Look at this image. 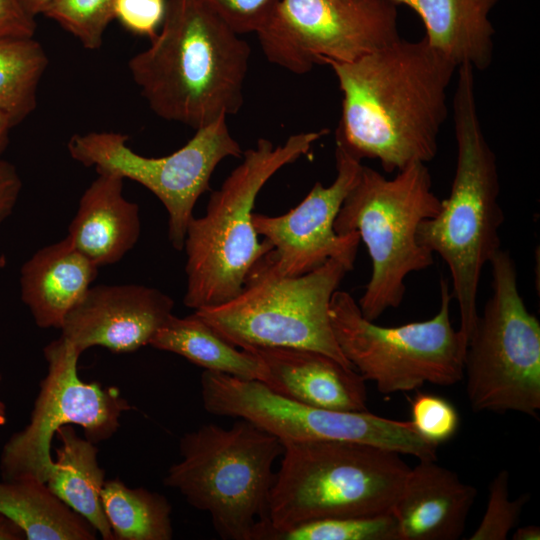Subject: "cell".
I'll return each instance as SVG.
<instances>
[{
	"label": "cell",
	"mask_w": 540,
	"mask_h": 540,
	"mask_svg": "<svg viewBox=\"0 0 540 540\" xmlns=\"http://www.w3.org/2000/svg\"><path fill=\"white\" fill-rule=\"evenodd\" d=\"M342 92L335 138L387 173L431 161L458 66L425 38H402L352 62H329Z\"/></svg>",
	"instance_id": "1"
},
{
	"label": "cell",
	"mask_w": 540,
	"mask_h": 540,
	"mask_svg": "<svg viewBox=\"0 0 540 540\" xmlns=\"http://www.w3.org/2000/svg\"><path fill=\"white\" fill-rule=\"evenodd\" d=\"M150 46L128 63L160 118L197 130L242 107L250 47L203 0H168Z\"/></svg>",
	"instance_id": "2"
},
{
	"label": "cell",
	"mask_w": 540,
	"mask_h": 540,
	"mask_svg": "<svg viewBox=\"0 0 540 540\" xmlns=\"http://www.w3.org/2000/svg\"><path fill=\"white\" fill-rule=\"evenodd\" d=\"M474 68H457L453 124L457 145L455 174L440 211L423 220L417 240L449 268L452 296L460 312L459 333L468 342L477 320V294L483 268L501 249L504 213L499 204L496 155L483 133L477 111Z\"/></svg>",
	"instance_id": "3"
},
{
	"label": "cell",
	"mask_w": 540,
	"mask_h": 540,
	"mask_svg": "<svg viewBox=\"0 0 540 540\" xmlns=\"http://www.w3.org/2000/svg\"><path fill=\"white\" fill-rule=\"evenodd\" d=\"M268 520L253 540L300 524L391 513L410 471L402 454L371 444L309 440L282 442Z\"/></svg>",
	"instance_id": "4"
},
{
	"label": "cell",
	"mask_w": 540,
	"mask_h": 540,
	"mask_svg": "<svg viewBox=\"0 0 540 540\" xmlns=\"http://www.w3.org/2000/svg\"><path fill=\"white\" fill-rule=\"evenodd\" d=\"M327 129L291 135L278 146L260 138L213 191L206 213L190 219L184 240L187 276L184 304L197 310L224 303L242 289L255 262L272 250L258 241L252 215L256 197L281 168L307 154Z\"/></svg>",
	"instance_id": "5"
},
{
	"label": "cell",
	"mask_w": 540,
	"mask_h": 540,
	"mask_svg": "<svg viewBox=\"0 0 540 540\" xmlns=\"http://www.w3.org/2000/svg\"><path fill=\"white\" fill-rule=\"evenodd\" d=\"M283 449L277 437L243 418L230 428L203 424L181 437L182 459L163 483L207 512L222 539L253 540L268 520L273 464Z\"/></svg>",
	"instance_id": "6"
},
{
	"label": "cell",
	"mask_w": 540,
	"mask_h": 540,
	"mask_svg": "<svg viewBox=\"0 0 540 540\" xmlns=\"http://www.w3.org/2000/svg\"><path fill=\"white\" fill-rule=\"evenodd\" d=\"M441 205L424 163L411 164L392 179L363 165L334 229L339 235L357 232L371 258V278L357 302L366 319L375 321L386 310L399 307L405 279L433 265L434 254L419 244L417 230Z\"/></svg>",
	"instance_id": "7"
},
{
	"label": "cell",
	"mask_w": 540,
	"mask_h": 540,
	"mask_svg": "<svg viewBox=\"0 0 540 540\" xmlns=\"http://www.w3.org/2000/svg\"><path fill=\"white\" fill-rule=\"evenodd\" d=\"M270 251L251 267L236 296L194 312L240 349H309L353 368L337 344L329 309L334 292L354 266L330 258L313 271L285 276Z\"/></svg>",
	"instance_id": "8"
},
{
	"label": "cell",
	"mask_w": 540,
	"mask_h": 540,
	"mask_svg": "<svg viewBox=\"0 0 540 540\" xmlns=\"http://www.w3.org/2000/svg\"><path fill=\"white\" fill-rule=\"evenodd\" d=\"M452 299L448 282L441 277L440 306L433 317L385 327L366 319L351 294L336 290L329 315L345 358L365 381L388 395L426 383L451 386L463 378L467 344L452 325Z\"/></svg>",
	"instance_id": "9"
},
{
	"label": "cell",
	"mask_w": 540,
	"mask_h": 540,
	"mask_svg": "<svg viewBox=\"0 0 540 540\" xmlns=\"http://www.w3.org/2000/svg\"><path fill=\"white\" fill-rule=\"evenodd\" d=\"M489 264L492 294L464 357L468 401L475 412H518L538 419L540 323L519 292L511 254L500 249Z\"/></svg>",
	"instance_id": "10"
},
{
	"label": "cell",
	"mask_w": 540,
	"mask_h": 540,
	"mask_svg": "<svg viewBox=\"0 0 540 540\" xmlns=\"http://www.w3.org/2000/svg\"><path fill=\"white\" fill-rule=\"evenodd\" d=\"M204 409L213 415L243 418L281 442L351 441L386 448L418 460H436L438 445L421 437L411 421L369 411L317 408L284 398L263 383L204 370L200 379Z\"/></svg>",
	"instance_id": "11"
},
{
	"label": "cell",
	"mask_w": 540,
	"mask_h": 540,
	"mask_svg": "<svg viewBox=\"0 0 540 540\" xmlns=\"http://www.w3.org/2000/svg\"><path fill=\"white\" fill-rule=\"evenodd\" d=\"M128 136L112 131L74 134L67 143L70 156L97 172H111L151 191L168 212V237L182 250L187 225L200 196L210 187L217 165L227 157L240 158V144L226 118L196 130L180 149L162 157H145L127 145Z\"/></svg>",
	"instance_id": "12"
},
{
	"label": "cell",
	"mask_w": 540,
	"mask_h": 540,
	"mask_svg": "<svg viewBox=\"0 0 540 540\" xmlns=\"http://www.w3.org/2000/svg\"><path fill=\"white\" fill-rule=\"evenodd\" d=\"M80 355L61 336L44 348L48 372L40 383L29 423L2 448V480L32 478L46 483L53 467L51 443L62 426L79 425L85 438L95 444L118 430L120 417L130 405L116 388L81 380Z\"/></svg>",
	"instance_id": "13"
},
{
	"label": "cell",
	"mask_w": 540,
	"mask_h": 540,
	"mask_svg": "<svg viewBox=\"0 0 540 540\" xmlns=\"http://www.w3.org/2000/svg\"><path fill=\"white\" fill-rule=\"evenodd\" d=\"M257 35L266 58L296 74L355 61L401 38L390 0H281Z\"/></svg>",
	"instance_id": "14"
},
{
	"label": "cell",
	"mask_w": 540,
	"mask_h": 540,
	"mask_svg": "<svg viewBox=\"0 0 540 540\" xmlns=\"http://www.w3.org/2000/svg\"><path fill=\"white\" fill-rule=\"evenodd\" d=\"M337 175L329 186L316 182L305 198L279 216L254 213L253 226L272 250L278 271L299 276L324 264L330 258L354 266L360 236L357 232L339 235L334 229L337 214L350 190L357 183L361 160L336 140Z\"/></svg>",
	"instance_id": "15"
},
{
	"label": "cell",
	"mask_w": 540,
	"mask_h": 540,
	"mask_svg": "<svg viewBox=\"0 0 540 540\" xmlns=\"http://www.w3.org/2000/svg\"><path fill=\"white\" fill-rule=\"evenodd\" d=\"M174 301L162 291L139 284L91 286L67 314L61 337L82 354L93 346L129 353L149 345L173 314Z\"/></svg>",
	"instance_id": "16"
},
{
	"label": "cell",
	"mask_w": 540,
	"mask_h": 540,
	"mask_svg": "<svg viewBox=\"0 0 540 540\" xmlns=\"http://www.w3.org/2000/svg\"><path fill=\"white\" fill-rule=\"evenodd\" d=\"M247 350L263 362L267 372L263 384L276 394L317 408L368 411L366 381L354 368L309 349L258 347Z\"/></svg>",
	"instance_id": "17"
},
{
	"label": "cell",
	"mask_w": 540,
	"mask_h": 540,
	"mask_svg": "<svg viewBox=\"0 0 540 540\" xmlns=\"http://www.w3.org/2000/svg\"><path fill=\"white\" fill-rule=\"evenodd\" d=\"M477 490L457 473L419 460L410 468L392 509L399 540H457L466 527Z\"/></svg>",
	"instance_id": "18"
},
{
	"label": "cell",
	"mask_w": 540,
	"mask_h": 540,
	"mask_svg": "<svg viewBox=\"0 0 540 540\" xmlns=\"http://www.w3.org/2000/svg\"><path fill=\"white\" fill-rule=\"evenodd\" d=\"M80 198L67 237L96 266L119 262L137 243L139 206L123 195L124 178L97 172Z\"/></svg>",
	"instance_id": "19"
},
{
	"label": "cell",
	"mask_w": 540,
	"mask_h": 540,
	"mask_svg": "<svg viewBox=\"0 0 540 540\" xmlns=\"http://www.w3.org/2000/svg\"><path fill=\"white\" fill-rule=\"evenodd\" d=\"M98 268L67 236L35 252L21 267L20 293L36 325L61 329L92 286Z\"/></svg>",
	"instance_id": "20"
},
{
	"label": "cell",
	"mask_w": 540,
	"mask_h": 540,
	"mask_svg": "<svg viewBox=\"0 0 540 540\" xmlns=\"http://www.w3.org/2000/svg\"><path fill=\"white\" fill-rule=\"evenodd\" d=\"M421 18L427 43L457 66L487 69L493 58L495 29L491 10L501 0H390Z\"/></svg>",
	"instance_id": "21"
},
{
	"label": "cell",
	"mask_w": 540,
	"mask_h": 540,
	"mask_svg": "<svg viewBox=\"0 0 540 540\" xmlns=\"http://www.w3.org/2000/svg\"><path fill=\"white\" fill-rule=\"evenodd\" d=\"M51 473L46 481L50 491L86 519L104 540H115L101 503L105 471L97 460L95 443L80 437L71 425L60 427Z\"/></svg>",
	"instance_id": "22"
},
{
	"label": "cell",
	"mask_w": 540,
	"mask_h": 540,
	"mask_svg": "<svg viewBox=\"0 0 540 540\" xmlns=\"http://www.w3.org/2000/svg\"><path fill=\"white\" fill-rule=\"evenodd\" d=\"M149 345L178 354L207 371L261 383L267 379L263 362L252 351L226 341L195 312L186 317L171 314Z\"/></svg>",
	"instance_id": "23"
},
{
	"label": "cell",
	"mask_w": 540,
	"mask_h": 540,
	"mask_svg": "<svg viewBox=\"0 0 540 540\" xmlns=\"http://www.w3.org/2000/svg\"><path fill=\"white\" fill-rule=\"evenodd\" d=\"M0 514L28 540H94L97 531L48 488L32 478L0 481Z\"/></svg>",
	"instance_id": "24"
},
{
	"label": "cell",
	"mask_w": 540,
	"mask_h": 540,
	"mask_svg": "<svg viewBox=\"0 0 540 540\" xmlns=\"http://www.w3.org/2000/svg\"><path fill=\"white\" fill-rule=\"evenodd\" d=\"M101 503L115 540H170L172 507L167 498L145 488L106 480Z\"/></svg>",
	"instance_id": "25"
},
{
	"label": "cell",
	"mask_w": 540,
	"mask_h": 540,
	"mask_svg": "<svg viewBox=\"0 0 540 540\" xmlns=\"http://www.w3.org/2000/svg\"><path fill=\"white\" fill-rule=\"evenodd\" d=\"M47 66V54L33 37L0 38V110L14 126L36 109L38 86Z\"/></svg>",
	"instance_id": "26"
},
{
	"label": "cell",
	"mask_w": 540,
	"mask_h": 540,
	"mask_svg": "<svg viewBox=\"0 0 540 540\" xmlns=\"http://www.w3.org/2000/svg\"><path fill=\"white\" fill-rule=\"evenodd\" d=\"M264 540H399L392 513L327 518L271 532Z\"/></svg>",
	"instance_id": "27"
},
{
	"label": "cell",
	"mask_w": 540,
	"mask_h": 540,
	"mask_svg": "<svg viewBox=\"0 0 540 540\" xmlns=\"http://www.w3.org/2000/svg\"><path fill=\"white\" fill-rule=\"evenodd\" d=\"M115 4L116 0H54L42 15L56 22L84 48L96 50L115 18Z\"/></svg>",
	"instance_id": "28"
},
{
	"label": "cell",
	"mask_w": 540,
	"mask_h": 540,
	"mask_svg": "<svg viewBox=\"0 0 540 540\" xmlns=\"http://www.w3.org/2000/svg\"><path fill=\"white\" fill-rule=\"evenodd\" d=\"M523 494L509 498V472L501 470L489 486V496L483 518L469 540H505L520 520L523 507L529 500Z\"/></svg>",
	"instance_id": "29"
},
{
	"label": "cell",
	"mask_w": 540,
	"mask_h": 540,
	"mask_svg": "<svg viewBox=\"0 0 540 540\" xmlns=\"http://www.w3.org/2000/svg\"><path fill=\"white\" fill-rule=\"evenodd\" d=\"M411 417L416 432L436 445L450 440L459 426L456 408L447 399L434 394H416L411 402Z\"/></svg>",
	"instance_id": "30"
},
{
	"label": "cell",
	"mask_w": 540,
	"mask_h": 540,
	"mask_svg": "<svg viewBox=\"0 0 540 540\" xmlns=\"http://www.w3.org/2000/svg\"><path fill=\"white\" fill-rule=\"evenodd\" d=\"M237 34L258 32L281 0H203Z\"/></svg>",
	"instance_id": "31"
},
{
	"label": "cell",
	"mask_w": 540,
	"mask_h": 540,
	"mask_svg": "<svg viewBox=\"0 0 540 540\" xmlns=\"http://www.w3.org/2000/svg\"><path fill=\"white\" fill-rule=\"evenodd\" d=\"M165 0H116L115 18L129 31L152 39L160 29Z\"/></svg>",
	"instance_id": "32"
},
{
	"label": "cell",
	"mask_w": 540,
	"mask_h": 540,
	"mask_svg": "<svg viewBox=\"0 0 540 540\" xmlns=\"http://www.w3.org/2000/svg\"><path fill=\"white\" fill-rule=\"evenodd\" d=\"M36 27L19 0H0V38L34 37Z\"/></svg>",
	"instance_id": "33"
},
{
	"label": "cell",
	"mask_w": 540,
	"mask_h": 540,
	"mask_svg": "<svg viewBox=\"0 0 540 540\" xmlns=\"http://www.w3.org/2000/svg\"><path fill=\"white\" fill-rule=\"evenodd\" d=\"M22 189V181L16 168L0 160V225L10 216Z\"/></svg>",
	"instance_id": "34"
},
{
	"label": "cell",
	"mask_w": 540,
	"mask_h": 540,
	"mask_svg": "<svg viewBox=\"0 0 540 540\" xmlns=\"http://www.w3.org/2000/svg\"><path fill=\"white\" fill-rule=\"evenodd\" d=\"M24 532L12 521L0 514V540H24Z\"/></svg>",
	"instance_id": "35"
},
{
	"label": "cell",
	"mask_w": 540,
	"mask_h": 540,
	"mask_svg": "<svg viewBox=\"0 0 540 540\" xmlns=\"http://www.w3.org/2000/svg\"><path fill=\"white\" fill-rule=\"evenodd\" d=\"M14 127L11 118L0 110V160L9 142L10 130Z\"/></svg>",
	"instance_id": "36"
},
{
	"label": "cell",
	"mask_w": 540,
	"mask_h": 540,
	"mask_svg": "<svg viewBox=\"0 0 540 540\" xmlns=\"http://www.w3.org/2000/svg\"><path fill=\"white\" fill-rule=\"evenodd\" d=\"M24 10L33 18L43 14L45 8L54 0H19Z\"/></svg>",
	"instance_id": "37"
},
{
	"label": "cell",
	"mask_w": 540,
	"mask_h": 540,
	"mask_svg": "<svg viewBox=\"0 0 540 540\" xmlns=\"http://www.w3.org/2000/svg\"><path fill=\"white\" fill-rule=\"evenodd\" d=\"M513 540H539L540 527L536 525H528L517 528L512 535Z\"/></svg>",
	"instance_id": "38"
},
{
	"label": "cell",
	"mask_w": 540,
	"mask_h": 540,
	"mask_svg": "<svg viewBox=\"0 0 540 540\" xmlns=\"http://www.w3.org/2000/svg\"><path fill=\"white\" fill-rule=\"evenodd\" d=\"M2 380V375L0 373V382ZM7 420V409L5 403L0 399V425H4Z\"/></svg>",
	"instance_id": "39"
}]
</instances>
